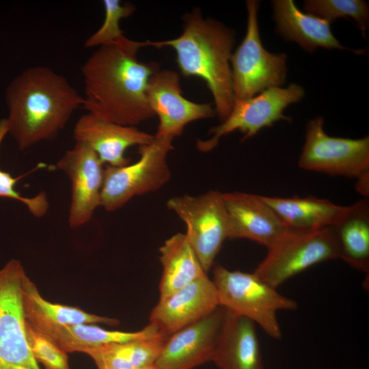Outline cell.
Listing matches in <instances>:
<instances>
[{
    "label": "cell",
    "instance_id": "1",
    "mask_svg": "<svg viewBox=\"0 0 369 369\" xmlns=\"http://www.w3.org/2000/svg\"><path fill=\"white\" fill-rule=\"evenodd\" d=\"M148 46L126 37L101 46L81 68L84 84L83 108L102 120L135 126L155 116L147 96L151 77L159 70L156 62H142L139 50Z\"/></svg>",
    "mask_w": 369,
    "mask_h": 369
},
{
    "label": "cell",
    "instance_id": "2",
    "mask_svg": "<svg viewBox=\"0 0 369 369\" xmlns=\"http://www.w3.org/2000/svg\"><path fill=\"white\" fill-rule=\"evenodd\" d=\"M8 133L20 150L53 139L84 99L63 75L46 66L28 68L7 85Z\"/></svg>",
    "mask_w": 369,
    "mask_h": 369
},
{
    "label": "cell",
    "instance_id": "3",
    "mask_svg": "<svg viewBox=\"0 0 369 369\" xmlns=\"http://www.w3.org/2000/svg\"><path fill=\"white\" fill-rule=\"evenodd\" d=\"M182 20L180 36L167 40H147L148 46L175 50L180 72L204 81L222 122L230 113L234 100L230 67L234 31L215 19L204 18L198 8L186 13Z\"/></svg>",
    "mask_w": 369,
    "mask_h": 369
},
{
    "label": "cell",
    "instance_id": "4",
    "mask_svg": "<svg viewBox=\"0 0 369 369\" xmlns=\"http://www.w3.org/2000/svg\"><path fill=\"white\" fill-rule=\"evenodd\" d=\"M212 280L220 306L250 319L271 338H282L277 313L296 310L299 305L295 299L278 292L277 288L264 282L254 272L231 271L217 265L213 269Z\"/></svg>",
    "mask_w": 369,
    "mask_h": 369
},
{
    "label": "cell",
    "instance_id": "5",
    "mask_svg": "<svg viewBox=\"0 0 369 369\" xmlns=\"http://www.w3.org/2000/svg\"><path fill=\"white\" fill-rule=\"evenodd\" d=\"M266 249L254 272L275 288L316 264L340 258V246L330 227L308 232L286 230Z\"/></svg>",
    "mask_w": 369,
    "mask_h": 369
},
{
    "label": "cell",
    "instance_id": "6",
    "mask_svg": "<svg viewBox=\"0 0 369 369\" xmlns=\"http://www.w3.org/2000/svg\"><path fill=\"white\" fill-rule=\"evenodd\" d=\"M174 139L154 135L139 146V159L122 167L106 165L100 193V206L115 211L133 197L157 191L171 177L167 161Z\"/></svg>",
    "mask_w": 369,
    "mask_h": 369
},
{
    "label": "cell",
    "instance_id": "7",
    "mask_svg": "<svg viewBox=\"0 0 369 369\" xmlns=\"http://www.w3.org/2000/svg\"><path fill=\"white\" fill-rule=\"evenodd\" d=\"M246 5V33L230 57L234 100L247 99L269 88L280 87L285 83L286 76V55L266 51L261 42L258 1L248 0Z\"/></svg>",
    "mask_w": 369,
    "mask_h": 369
},
{
    "label": "cell",
    "instance_id": "8",
    "mask_svg": "<svg viewBox=\"0 0 369 369\" xmlns=\"http://www.w3.org/2000/svg\"><path fill=\"white\" fill-rule=\"evenodd\" d=\"M167 206L185 223L187 241L208 273L229 238L223 193L210 190L198 195L175 196L167 200Z\"/></svg>",
    "mask_w": 369,
    "mask_h": 369
},
{
    "label": "cell",
    "instance_id": "9",
    "mask_svg": "<svg viewBox=\"0 0 369 369\" xmlns=\"http://www.w3.org/2000/svg\"><path fill=\"white\" fill-rule=\"evenodd\" d=\"M26 275L17 260L0 269V369H41L25 331L23 284Z\"/></svg>",
    "mask_w": 369,
    "mask_h": 369
},
{
    "label": "cell",
    "instance_id": "10",
    "mask_svg": "<svg viewBox=\"0 0 369 369\" xmlns=\"http://www.w3.org/2000/svg\"><path fill=\"white\" fill-rule=\"evenodd\" d=\"M305 170L357 179L369 173V137H331L322 117L306 126L305 140L298 162Z\"/></svg>",
    "mask_w": 369,
    "mask_h": 369
},
{
    "label": "cell",
    "instance_id": "11",
    "mask_svg": "<svg viewBox=\"0 0 369 369\" xmlns=\"http://www.w3.org/2000/svg\"><path fill=\"white\" fill-rule=\"evenodd\" d=\"M304 95L303 88L293 83L286 88H269L247 99L234 100L229 115L210 130L212 135L210 139L197 140V148L201 152H209L218 145L222 137L235 131L242 133L244 141L278 120L290 122L291 118L283 113L284 109L290 104L299 102Z\"/></svg>",
    "mask_w": 369,
    "mask_h": 369
},
{
    "label": "cell",
    "instance_id": "12",
    "mask_svg": "<svg viewBox=\"0 0 369 369\" xmlns=\"http://www.w3.org/2000/svg\"><path fill=\"white\" fill-rule=\"evenodd\" d=\"M148 100L151 109L159 119L154 135L174 139L180 135L189 123L215 117L210 103H196L182 94L180 77L172 70H159L150 79Z\"/></svg>",
    "mask_w": 369,
    "mask_h": 369
},
{
    "label": "cell",
    "instance_id": "13",
    "mask_svg": "<svg viewBox=\"0 0 369 369\" xmlns=\"http://www.w3.org/2000/svg\"><path fill=\"white\" fill-rule=\"evenodd\" d=\"M103 163L87 145L76 142L57 163V168L64 172L71 182V203L68 223L77 228L89 222L100 206V193L103 182Z\"/></svg>",
    "mask_w": 369,
    "mask_h": 369
},
{
    "label": "cell",
    "instance_id": "14",
    "mask_svg": "<svg viewBox=\"0 0 369 369\" xmlns=\"http://www.w3.org/2000/svg\"><path fill=\"white\" fill-rule=\"evenodd\" d=\"M226 310L219 306L200 320L169 336L156 359L159 369H193L212 361Z\"/></svg>",
    "mask_w": 369,
    "mask_h": 369
},
{
    "label": "cell",
    "instance_id": "15",
    "mask_svg": "<svg viewBox=\"0 0 369 369\" xmlns=\"http://www.w3.org/2000/svg\"><path fill=\"white\" fill-rule=\"evenodd\" d=\"M217 288L208 275L159 299L150 314V324L169 337L217 309Z\"/></svg>",
    "mask_w": 369,
    "mask_h": 369
},
{
    "label": "cell",
    "instance_id": "16",
    "mask_svg": "<svg viewBox=\"0 0 369 369\" xmlns=\"http://www.w3.org/2000/svg\"><path fill=\"white\" fill-rule=\"evenodd\" d=\"M73 137L76 142L90 147L102 163L113 167H122L131 163V159L125 156L129 147L148 144L154 139V135L135 126L111 122L90 113L78 119Z\"/></svg>",
    "mask_w": 369,
    "mask_h": 369
},
{
    "label": "cell",
    "instance_id": "17",
    "mask_svg": "<svg viewBox=\"0 0 369 369\" xmlns=\"http://www.w3.org/2000/svg\"><path fill=\"white\" fill-rule=\"evenodd\" d=\"M229 220L230 239L245 238L268 247L286 228L262 195L223 193Z\"/></svg>",
    "mask_w": 369,
    "mask_h": 369
},
{
    "label": "cell",
    "instance_id": "18",
    "mask_svg": "<svg viewBox=\"0 0 369 369\" xmlns=\"http://www.w3.org/2000/svg\"><path fill=\"white\" fill-rule=\"evenodd\" d=\"M211 361L219 369H265L256 324L226 310Z\"/></svg>",
    "mask_w": 369,
    "mask_h": 369
},
{
    "label": "cell",
    "instance_id": "19",
    "mask_svg": "<svg viewBox=\"0 0 369 369\" xmlns=\"http://www.w3.org/2000/svg\"><path fill=\"white\" fill-rule=\"evenodd\" d=\"M272 4L276 31L286 40L310 53L318 47L349 50L335 38L329 21L302 12L292 0H275Z\"/></svg>",
    "mask_w": 369,
    "mask_h": 369
},
{
    "label": "cell",
    "instance_id": "20",
    "mask_svg": "<svg viewBox=\"0 0 369 369\" xmlns=\"http://www.w3.org/2000/svg\"><path fill=\"white\" fill-rule=\"evenodd\" d=\"M262 197L277 214L286 230L293 231H315L331 227L347 208L314 196Z\"/></svg>",
    "mask_w": 369,
    "mask_h": 369
},
{
    "label": "cell",
    "instance_id": "21",
    "mask_svg": "<svg viewBox=\"0 0 369 369\" xmlns=\"http://www.w3.org/2000/svg\"><path fill=\"white\" fill-rule=\"evenodd\" d=\"M23 301L26 320L36 328L75 324L118 325L114 318L87 312L79 307L52 303L40 293L27 275L23 284Z\"/></svg>",
    "mask_w": 369,
    "mask_h": 369
},
{
    "label": "cell",
    "instance_id": "22",
    "mask_svg": "<svg viewBox=\"0 0 369 369\" xmlns=\"http://www.w3.org/2000/svg\"><path fill=\"white\" fill-rule=\"evenodd\" d=\"M159 253L162 266L159 299L207 275L185 234L176 233L167 239Z\"/></svg>",
    "mask_w": 369,
    "mask_h": 369
},
{
    "label": "cell",
    "instance_id": "23",
    "mask_svg": "<svg viewBox=\"0 0 369 369\" xmlns=\"http://www.w3.org/2000/svg\"><path fill=\"white\" fill-rule=\"evenodd\" d=\"M49 336L66 353L82 352L116 342L152 338L160 333L148 324L142 329L127 332L108 330L93 324H75L37 328Z\"/></svg>",
    "mask_w": 369,
    "mask_h": 369
},
{
    "label": "cell",
    "instance_id": "24",
    "mask_svg": "<svg viewBox=\"0 0 369 369\" xmlns=\"http://www.w3.org/2000/svg\"><path fill=\"white\" fill-rule=\"evenodd\" d=\"M340 249V259L364 273L369 271V203L359 200L347 206L330 227Z\"/></svg>",
    "mask_w": 369,
    "mask_h": 369
},
{
    "label": "cell",
    "instance_id": "25",
    "mask_svg": "<svg viewBox=\"0 0 369 369\" xmlns=\"http://www.w3.org/2000/svg\"><path fill=\"white\" fill-rule=\"evenodd\" d=\"M167 337L152 338L105 344L87 351L98 368L136 369L154 366Z\"/></svg>",
    "mask_w": 369,
    "mask_h": 369
},
{
    "label": "cell",
    "instance_id": "26",
    "mask_svg": "<svg viewBox=\"0 0 369 369\" xmlns=\"http://www.w3.org/2000/svg\"><path fill=\"white\" fill-rule=\"evenodd\" d=\"M303 9L308 14L331 23L338 17L351 18L364 37L369 24V9L362 0H307Z\"/></svg>",
    "mask_w": 369,
    "mask_h": 369
},
{
    "label": "cell",
    "instance_id": "27",
    "mask_svg": "<svg viewBox=\"0 0 369 369\" xmlns=\"http://www.w3.org/2000/svg\"><path fill=\"white\" fill-rule=\"evenodd\" d=\"M103 5L104 21L100 28L85 40V48H98L125 37L120 29V23L122 19L133 14L134 5L129 3L122 5L119 0H105Z\"/></svg>",
    "mask_w": 369,
    "mask_h": 369
},
{
    "label": "cell",
    "instance_id": "28",
    "mask_svg": "<svg viewBox=\"0 0 369 369\" xmlns=\"http://www.w3.org/2000/svg\"><path fill=\"white\" fill-rule=\"evenodd\" d=\"M27 342L33 356L45 369H70L68 353L62 350L47 334L26 320Z\"/></svg>",
    "mask_w": 369,
    "mask_h": 369
},
{
    "label": "cell",
    "instance_id": "29",
    "mask_svg": "<svg viewBox=\"0 0 369 369\" xmlns=\"http://www.w3.org/2000/svg\"><path fill=\"white\" fill-rule=\"evenodd\" d=\"M8 133L7 120H0V146ZM26 174L18 177H13L9 172L0 169V197L16 200L25 204L29 211L36 217H43L49 210V204L47 195L40 192L33 197L23 196L15 188L16 182Z\"/></svg>",
    "mask_w": 369,
    "mask_h": 369
},
{
    "label": "cell",
    "instance_id": "30",
    "mask_svg": "<svg viewBox=\"0 0 369 369\" xmlns=\"http://www.w3.org/2000/svg\"><path fill=\"white\" fill-rule=\"evenodd\" d=\"M356 190L364 197L369 194V173H367L357 179Z\"/></svg>",
    "mask_w": 369,
    "mask_h": 369
},
{
    "label": "cell",
    "instance_id": "31",
    "mask_svg": "<svg viewBox=\"0 0 369 369\" xmlns=\"http://www.w3.org/2000/svg\"><path fill=\"white\" fill-rule=\"evenodd\" d=\"M98 369H112V368H98ZM136 369H159V368L154 365V366H150V367L142 368H136Z\"/></svg>",
    "mask_w": 369,
    "mask_h": 369
}]
</instances>
